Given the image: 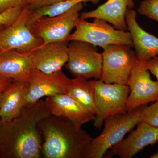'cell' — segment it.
<instances>
[{
  "label": "cell",
  "mask_w": 158,
  "mask_h": 158,
  "mask_svg": "<svg viewBox=\"0 0 158 158\" xmlns=\"http://www.w3.org/2000/svg\"><path fill=\"white\" fill-rule=\"evenodd\" d=\"M52 115L45 100L24 107L10 121L0 120V158L42 157L39 122Z\"/></svg>",
  "instance_id": "1"
},
{
  "label": "cell",
  "mask_w": 158,
  "mask_h": 158,
  "mask_svg": "<svg viewBox=\"0 0 158 158\" xmlns=\"http://www.w3.org/2000/svg\"><path fill=\"white\" fill-rule=\"evenodd\" d=\"M44 158H85L93 138L67 118L51 115L39 122Z\"/></svg>",
  "instance_id": "2"
},
{
  "label": "cell",
  "mask_w": 158,
  "mask_h": 158,
  "mask_svg": "<svg viewBox=\"0 0 158 158\" xmlns=\"http://www.w3.org/2000/svg\"><path fill=\"white\" fill-rule=\"evenodd\" d=\"M144 106L130 113L109 116L105 119L101 134L92 139L85 158H102L107 151L118 144L138 123L142 122Z\"/></svg>",
  "instance_id": "3"
},
{
  "label": "cell",
  "mask_w": 158,
  "mask_h": 158,
  "mask_svg": "<svg viewBox=\"0 0 158 158\" xmlns=\"http://www.w3.org/2000/svg\"><path fill=\"white\" fill-rule=\"evenodd\" d=\"M68 41L78 40L104 48L112 44H124L133 48L129 32L116 29L104 20L94 19L92 22L80 18Z\"/></svg>",
  "instance_id": "4"
},
{
  "label": "cell",
  "mask_w": 158,
  "mask_h": 158,
  "mask_svg": "<svg viewBox=\"0 0 158 158\" xmlns=\"http://www.w3.org/2000/svg\"><path fill=\"white\" fill-rule=\"evenodd\" d=\"M93 90L94 98L98 114L94 120V126L100 129L109 116L127 113L126 102L130 93L127 85L109 84L102 80L90 81Z\"/></svg>",
  "instance_id": "5"
},
{
  "label": "cell",
  "mask_w": 158,
  "mask_h": 158,
  "mask_svg": "<svg viewBox=\"0 0 158 158\" xmlns=\"http://www.w3.org/2000/svg\"><path fill=\"white\" fill-rule=\"evenodd\" d=\"M102 67L100 80L109 84L127 85L136 61L135 51L124 44H112L103 48Z\"/></svg>",
  "instance_id": "6"
},
{
  "label": "cell",
  "mask_w": 158,
  "mask_h": 158,
  "mask_svg": "<svg viewBox=\"0 0 158 158\" xmlns=\"http://www.w3.org/2000/svg\"><path fill=\"white\" fill-rule=\"evenodd\" d=\"M96 46L73 40L68 44V60L65 67L75 77L88 80L99 79L102 67V55Z\"/></svg>",
  "instance_id": "7"
},
{
  "label": "cell",
  "mask_w": 158,
  "mask_h": 158,
  "mask_svg": "<svg viewBox=\"0 0 158 158\" xmlns=\"http://www.w3.org/2000/svg\"><path fill=\"white\" fill-rule=\"evenodd\" d=\"M83 8V3H80L60 15L39 19L29 27L35 37L42 40L41 45L51 42H68L69 36L78 22Z\"/></svg>",
  "instance_id": "8"
},
{
  "label": "cell",
  "mask_w": 158,
  "mask_h": 158,
  "mask_svg": "<svg viewBox=\"0 0 158 158\" xmlns=\"http://www.w3.org/2000/svg\"><path fill=\"white\" fill-rule=\"evenodd\" d=\"M31 11L26 6L14 23L0 30V55L11 50L29 53L42 45V40L35 37L27 25Z\"/></svg>",
  "instance_id": "9"
},
{
  "label": "cell",
  "mask_w": 158,
  "mask_h": 158,
  "mask_svg": "<svg viewBox=\"0 0 158 158\" xmlns=\"http://www.w3.org/2000/svg\"><path fill=\"white\" fill-rule=\"evenodd\" d=\"M150 73L146 62L138 59L128 82L130 93L126 102L127 113L158 99V82L153 81Z\"/></svg>",
  "instance_id": "10"
},
{
  "label": "cell",
  "mask_w": 158,
  "mask_h": 158,
  "mask_svg": "<svg viewBox=\"0 0 158 158\" xmlns=\"http://www.w3.org/2000/svg\"><path fill=\"white\" fill-rule=\"evenodd\" d=\"M70 80L62 70L48 74L33 69L28 81L25 106L33 104L44 97L65 94Z\"/></svg>",
  "instance_id": "11"
},
{
  "label": "cell",
  "mask_w": 158,
  "mask_h": 158,
  "mask_svg": "<svg viewBox=\"0 0 158 158\" xmlns=\"http://www.w3.org/2000/svg\"><path fill=\"white\" fill-rule=\"evenodd\" d=\"M157 142L158 127L141 122L127 138L111 148L110 152L120 158H132L145 147Z\"/></svg>",
  "instance_id": "12"
},
{
  "label": "cell",
  "mask_w": 158,
  "mask_h": 158,
  "mask_svg": "<svg viewBox=\"0 0 158 158\" xmlns=\"http://www.w3.org/2000/svg\"><path fill=\"white\" fill-rule=\"evenodd\" d=\"M68 42H51L31 53L33 69L50 74L62 70L68 60Z\"/></svg>",
  "instance_id": "13"
},
{
  "label": "cell",
  "mask_w": 158,
  "mask_h": 158,
  "mask_svg": "<svg viewBox=\"0 0 158 158\" xmlns=\"http://www.w3.org/2000/svg\"><path fill=\"white\" fill-rule=\"evenodd\" d=\"M45 102L52 115L67 118L78 128L95 119V115L85 110L65 94L47 97Z\"/></svg>",
  "instance_id": "14"
},
{
  "label": "cell",
  "mask_w": 158,
  "mask_h": 158,
  "mask_svg": "<svg viewBox=\"0 0 158 158\" xmlns=\"http://www.w3.org/2000/svg\"><path fill=\"white\" fill-rule=\"evenodd\" d=\"M136 18L137 13L134 9L127 11L126 22L136 56L138 60L147 62L158 56V38L143 30L138 24Z\"/></svg>",
  "instance_id": "15"
},
{
  "label": "cell",
  "mask_w": 158,
  "mask_h": 158,
  "mask_svg": "<svg viewBox=\"0 0 158 158\" xmlns=\"http://www.w3.org/2000/svg\"><path fill=\"white\" fill-rule=\"evenodd\" d=\"M134 7V0H108L94 10L82 12L80 18L100 19L110 23L116 29L127 31V11Z\"/></svg>",
  "instance_id": "16"
},
{
  "label": "cell",
  "mask_w": 158,
  "mask_h": 158,
  "mask_svg": "<svg viewBox=\"0 0 158 158\" xmlns=\"http://www.w3.org/2000/svg\"><path fill=\"white\" fill-rule=\"evenodd\" d=\"M31 53L11 50L1 54L0 76L12 82L28 81L33 69Z\"/></svg>",
  "instance_id": "17"
},
{
  "label": "cell",
  "mask_w": 158,
  "mask_h": 158,
  "mask_svg": "<svg viewBox=\"0 0 158 158\" xmlns=\"http://www.w3.org/2000/svg\"><path fill=\"white\" fill-rule=\"evenodd\" d=\"M28 82L13 81L2 91L0 101V120L10 121L20 113L25 105Z\"/></svg>",
  "instance_id": "18"
},
{
  "label": "cell",
  "mask_w": 158,
  "mask_h": 158,
  "mask_svg": "<svg viewBox=\"0 0 158 158\" xmlns=\"http://www.w3.org/2000/svg\"><path fill=\"white\" fill-rule=\"evenodd\" d=\"M65 94L88 112L95 116L98 114L94 102L93 88L88 80L79 77L71 79Z\"/></svg>",
  "instance_id": "19"
},
{
  "label": "cell",
  "mask_w": 158,
  "mask_h": 158,
  "mask_svg": "<svg viewBox=\"0 0 158 158\" xmlns=\"http://www.w3.org/2000/svg\"><path fill=\"white\" fill-rule=\"evenodd\" d=\"M80 3V0H65L31 11L27 20L28 26L30 27L36 21L42 17L60 15Z\"/></svg>",
  "instance_id": "20"
},
{
  "label": "cell",
  "mask_w": 158,
  "mask_h": 158,
  "mask_svg": "<svg viewBox=\"0 0 158 158\" xmlns=\"http://www.w3.org/2000/svg\"><path fill=\"white\" fill-rule=\"evenodd\" d=\"M138 12L158 22V0H144L140 4Z\"/></svg>",
  "instance_id": "21"
},
{
  "label": "cell",
  "mask_w": 158,
  "mask_h": 158,
  "mask_svg": "<svg viewBox=\"0 0 158 158\" xmlns=\"http://www.w3.org/2000/svg\"><path fill=\"white\" fill-rule=\"evenodd\" d=\"M154 103L147 106H144L142 111V122L158 127V99Z\"/></svg>",
  "instance_id": "22"
},
{
  "label": "cell",
  "mask_w": 158,
  "mask_h": 158,
  "mask_svg": "<svg viewBox=\"0 0 158 158\" xmlns=\"http://www.w3.org/2000/svg\"><path fill=\"white\" fill-rule=\"evenodd\" d=\"M23 9L11 8L0 13V26L8 27L11 25L19 17Z\"/></svg>",
  "instance_id": "23"
},
{
  "label": "cell",
  "mask_w": 158,
  "mask_h": 158,
  "mask_svg": "<svg viewBox=\"0 0 158 158\" xmlns=\"http://www.w3.org/2000/svg\"><path fill=\"white\" fill-rule=\"evenodd\" d=\"M27 0H0V13L11 8L23 9L26 6Z\"/></svg>",
  "instance_id": "24"
},
{
  "label": "cell",
  "mask_w": 158,
  "mask_h": 158,
  "mask_svg": "<svg viewBox=\"0 0 158 158\" xmlns=\"http://www.w3.org/2000/svg\"><path fill=\"white\" fill-rule=\"evenodd\" d=\"M65 0H27L26 6L31 11Z\"/></svg>",
  "instance_id": "25"
},
{
  "label": "cell",
  "mask_w": 158,
  "mask_h": 158,
  "mask_svg": "<svg viewBox=\"0 0 158 158\" xmlns=\"http://www.w3.org/2000/svg\"><path fill=\"white\" fill-rule=\"evenodd\" d=\"M146 63L150 72L156 77L158 82V56L150 59Z\"/></svg>",
  "instance_id": "26"
},
{
  "label": "cell",
  "mask_w": 158,
  "mask_h": 158,
  "mask_svg": "<svg viewBox=\"0 0 158 158\" xmlns=\"http://www.w3.org/2000/svg\"><path fill=\"white\" fill-rule=\"evenodd\" d=\"M12 81L6 78L0 76V91H3L6 89L10 84Z\"/></svg>",
  "instance_id": "27"
},
{
  "label": "cell",
  "mask_w": 158,
  "mask_h": 158,
  "mask_svg": "<svg viewBox=\"0 0 158 158\" xmlns=\"http://www.w3.org/2000/svg\"><path fill=\"white\" fill-rule=\"evenodd\" d=\"M152 158H158V151L156 153L154 154L152 156H151Z\"/></svg>",
  "instance_id": "28"
},
{
  "label": "cell",
  "mask_w": 158,
  "mask_h": 158,
  "mask_svg": "<svg viewBox=\"0 0 158 158\" xmlns=\"http://www.w3.org/2000/svg\"><path fill=\"white\" fill-rule=\"evenodd\" d=\"M3 91H0V101H1V97H2V93Z\"/></svg>",
  "instance_id": "29"
},
{
  "label": "cell",
  "mask_w": 158,
  "mask_h": 158,
  "mask_svg": "<svg viewBox=\"0 0 158 158\" xmlns=\"http://www.w3.org/2000/svg\"><path fill=\"white\" fill-rule=\"evenodd\" d=\"M5 26H0V30H1V29H2L3 27H4Z\"/></svg>",
  "instance_id": "30"
}]
</instances>
